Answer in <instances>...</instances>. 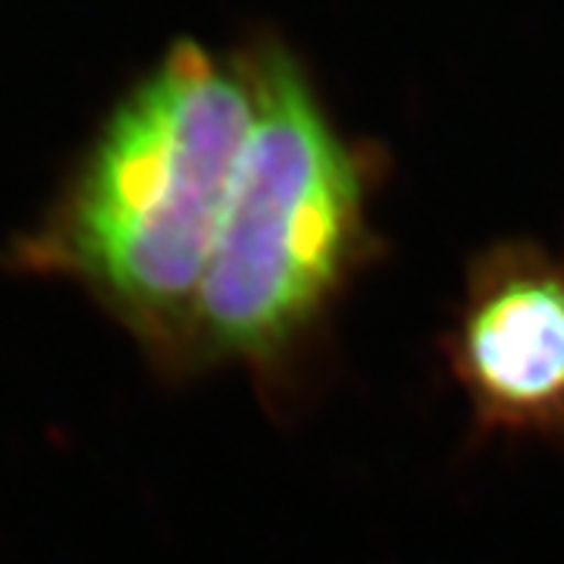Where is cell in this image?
Instances as JSON below:
<instances>
[{"label": "cell", "mask_w": 564, "mask_h": 564, "mask_svg": "<svg viewBox=\"0 0 564 564\" xmlns=\"http://www.w3.org/2000/svg\"><path fill=\"white\" fill-rule=\"evenodd\" d=\"M251 122V63L170 51L107 122L35 254L148 336H185Z\"/></svg>", "instance_id": "cell-1"}, {"label": "cell", "mask_w": 564, "mask_h": 564, "mask_svg": "<svg viewBox=\"0 0 564 564\" xmlns=\"http://www.w3.org/2000/svg\"><path fill=\"white\" fill-rule=\"evenodd\" d=\"M254 122L185 336L276 364L317 329L367 248L364 180L292 61H251Z\"/></svg>", "instance_id": "cell-2"}, {"label": "cell", "mask_w": 564, "mask_h": 564, "mask_svg": "<svg viewBox=\"0 0 564 564\" xmlns=\"http://www.w3.org/2000/svg\"><path fill=\"white\" fill-rule=\"evenodd\" d=\"M448 358L484 430L564 436V261L527 242L484 251Z\"/></svg>", "instance_id": "cell-3"}]
</instances>
